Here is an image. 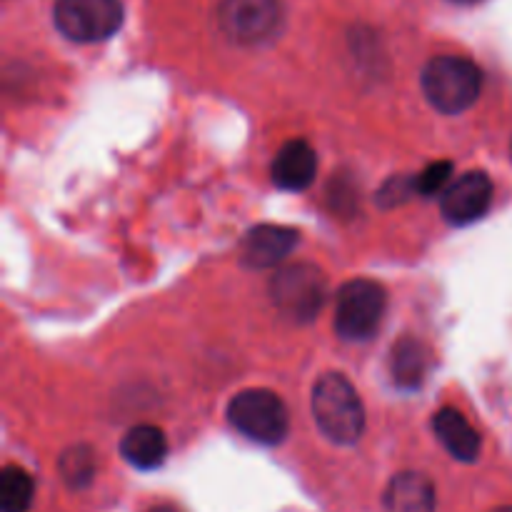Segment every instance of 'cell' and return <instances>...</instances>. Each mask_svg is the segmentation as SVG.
Wrapping results in <instances>:
<instances>
[{"mask_svg":"<svg viewBox=\"0 0 512 512\" xmlns=\"http://www.w3.org/2000/svg\"><path fill=\"white\" fill-rule=\"evenodd\" d=\"M313 418L320 433L338 445H355L365 433L363 400L340 373H325L315 383Z\"/></svg>","mask_w":512,"mask_h":512,"instance_id":"cell-1","label":"cell"},{"mask_svg":"<svg viewBox=\"0 0 512 512\" xmlns=\"http://www.w3.org/2000/svg\"><path fill=\"white\" fill-rule=\"evenodd\" d=\"M423 93L435 110L458 115L468 110L483 90V73L470 58L438 55L423 68Z\"/></svg>","mask_w":512,"mask_h":512,"instance_id":"cell-2","label":"cell"},{"mask_svg":"<svg viewBox=\"0 0 512 512\" xmlns=\"http://www.w3.org/2000/svg\"><path fill=\"white\" fill-rule=\"evenodd\" d=\"M270 298L285 318L295 323H310L318 318L328 298L323 270L313 263L285 265L270 280Z\"/></svg>","mask_w":512,"mask_h":512,"instance_id":"cell-3","label":"cell"},{"mask_svg":"<svg viewBox=\"0 0 512 512\" xmlns=\"http://www.w3.org/2000/svg\"><path fill=\"white\" fill-rule=\"evenodd\" d=\"M388 295L375 280L355 278L345 283L335 305V333L350 343L370 340L383 325Z\"/></svg>","mask_w":512,"mask_h":512,"instance_id":"cell-4","label":"cell"},{"mask_svg":"<svg viewBox=\"0 0 512 512\" xmlns=\"http://www.w3.org/2000/svg\"><path fill=\"white\" fill-rule=\"evenodd\" d=\"M228 420L238 433L260 445H278L288 435V408L273 390L250 388L228 405Z\"/></svg>","mask_w":512,"mask_h":512,"instance_id":"cell-5","label":"cell"},{"mask_svg":"<svg viewBox=\"0 0 512 512\" xmlns=\"http://www.w3.org/2000/svg\"><path fill=\"white\" fill-rule=\"evenodd\" d=\"M120 0H55V28L73 43H100L123 25Z\"/></svg>","mask_w":512,"mask_h":512,"instance_id":"cell-6","label":"cell"},{"mask_svg":"<svg viewBox=\"0 0 512 512\" xmlns=\"http://www.w3.org/2000/svg\"><path fill=\"white\" fill-rule=\"evenodd\" d=\"M218 23L225 38L235 45H263L278 35L283 25L280 0H223Z\"/></svg>","mask_w":512,"mask_h":512,"instance_id":"cell-7","label":"cell"},{"mask_svg":"<svg viewBox=\"0 0 512 512\" xmlns=\"http://www.w3.org/2000/svg\"><path fill=\"white\" fill-rule=\"evenodd\" d=\"M493 203V180L488 173L470 170L445 188L440 210L450 225H470L483 218Z\"/></svg>","mask_w":512,"mask_h":512,"instance_id":"cell-8","label":"cell"},{"mask_svg":"<svg viewBox=\"0 0 512 512\" xmlns=\"http://www.w3.org/2000/svg\"><path fill=\"white\" fill-rule=\"evenodd\" d=\"M298 230L285 228V225H258L243 238L240 260L253 270L275 268L283 263L298 245Z\"/></svg>","mask_w":512,"mask_h":512,"instance_id":"cell-9","label":"cell"},{"mask_svg":"<svg viewBox=\"0 0 512 512\" xmlns=\"http://www.w3.org/2000/svg\"><path fill=\"white\" fill-rule=\"evenodd\" d=\"M318 175V155L308 140H288L273 160V180L283 190H305Z\"/></svg>","mask_w":512,"mask_h":512,"instance_id":"cell-10","label":"cell"},{"mask_svg":"<svg viewBox=\"0 0 512 512\" xmlns=\"http://www.w3.org/2000/svg\"><path fill=\"white\" fill-rule=\"evenodd\" d=\"M433 428L440 443L445 445V450H448L455 460L473 463V460L480 455L483 443H480L478 430L470 425V420L465 418L460 410L455 408L438 410L433 418Z\"/></svg>","mask_w":512,"mask_h":512,"instance_id":"cell-11","label":"cell"},{"mask_svg":"<svg viewBox=\"0 0 512 512\" xmlns=\"http://www.w3.org/2000/svg\"><path fill=\"white\" fill-rule=\"evenodd\" d=\"M388 512H435V488L425 475L400 473L385 490Z\"/></svg>","mask_w":512,"mask_h":512,"instance_id":"cell-12","label":"cell"},{"mask_svg":"<svg viewBox=\"0 0 512 512\" xmlns=\"http://www.w3.org/2000/svg\"><path fill=\"white\" fill-rule=\"evenodd\" d=\"M120 455L128 460L133 468L153 470L165 463L168 455V438L155 425H135L120 440Z\"/></svg>","mask_w":512,"mask_h":512,"instance_id":"cell-13","label":"cell"},{"mask_svg":"<svg viewBox=\"0 0 512 512\" xmlns=\"http://www.w3.org/2000/svg\"><path fill=\"white\" fill-rule=\"evenodd\" d=\"M430 368V353L418 338H403L390 353V375L403 390H418Z\"/></svg>","mask_w":512,"mask_h":512,"instance_id":"cell-14","label":"cell"},{"mask_svg":"<svg viewBox=\"0 0 512 512\" xmlns=\"http://www.w3.org/2000/svg\"><path fill=\"white\" fill-rule=\"evenodd\" d=\"M35 483L23 468L18 465H8L0 473V505L3 512H28L33 503Z\"/></svg>","mask_w":512,"mask_h":512,"instance_id":"cell-15","label":"cell"},{"mask_svg":"<svg viewBox=\"0 0 512 512\" xmlns=\"http://www.w3.org/2000/svg\"><path fill=\"white\" fill-rule=\"evenodd\" d=\"M58 470L70 488H88L95 478V455L88 445L68 448L58 460Z\"/></svg>","mask_w":512,"mask_h":512,"instance_id":"cell-16","label":"cell"},{"mask_svg":"<svg viewBox=\"0 0 512 512\" xmlns=\"http://www.w3.org/2000/svg\"><path fill=\"white\" fill-rule=\"evenodd\" d=\"M450 175H453V163L450 160H438V163L428 165L420 175H415V190L420 195H435L448 185Z\"/></svg>","mask_w":512,"mask_h":512,"instance_id":"cell-17","label":"cell"},{"mask_svg":"<svg viewBox=\"0 0 512 512\" xmlns=\"http://www.w3.org/2000/svg\"><path fill=\"white\" fill-rule=\"evenodd\" d=\"M410 193H418L415 190V178H390L388 183L380 188L378 193V203L383 205V208H395V205L405 203V200L410 198Z\"/></svg>","mask_w":512,"mask_h":512,"instance_id":"cell-18","label":"cell"},{"mask_svg":"<svg viewBox=\"0 0 512 512\" xmlns=\"http://www.w3.org/2000/svg\"><path fill=\"white\" fill-rule=\"evenodd\" d=\"M150 512H180V510L170 508V505H158V508H153Z\"/></svg>","mask_w":512,"mask_h":512,"instance_id":"cell-19","label":"cell"},{"mask_svg":"<svg viewBox=\"0 0 512 512\" xmlns=\"http://www.w3.org/2000/svg\"><path fill=\"white\" fill-rule=\"evenodd\" d=\"M450 3H458V5H473V3H480V0H450Z\"/></svg>","mask_w":512,"mask_h":512,"instance_id":"cell-20","label":"cell"},{"mask_svg":"<svg viewBox=\"0 0 512 512\" xmlns=\"http://www.w3.org/2000/svg\"><path fill=\"white\" fill-rule=\"evenodd\" d=\"M498 512H512V508H505V510H498Z\"/></svg>","mask_w":512,"mask_h":512,"instance_id":"cell-21","label":"cell"}]
</instances>
